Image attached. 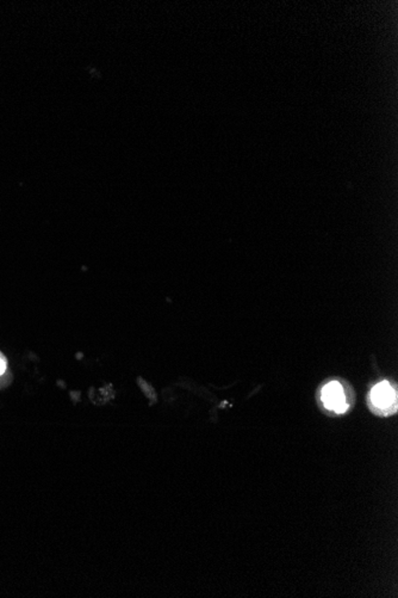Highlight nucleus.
<instances>
[{"label":"nucleus","instance_id":"obj_1","mask_svg":"<svg viewBox=\"0 0 398 598\" xmlns=\"http://www.w3.org/2000/svg\"><path fill=\"white\" fill-rule=\"evenodd\" d=\"M322 400L327 409L338 413H344L348 407L344 388L339 382H329L323 387Z\"/></svg>","mask_w":398,"mask_h":598},{"label":"nucleus","instance_id":"obj_2","mask_svg":"<svg viewBox=\"0 0 398 598\" xmlns=\"http://www.w3.org/2000/svg\"><path fill=\"white\" fill-rule=\"evenodd\" d=\"M371 402L372 405L379 411H390L391 406L396 410L397 404V395L394 389L391 387L389 382H381L377 384L371 392Z\"/></svg>","mask_w":398,"mask_h":598},{"label":"nucleus","instance_id":"obj_3","mask_svg":"<svg viewBox=\"0 0 398 598\" xmlns=\"http://www.w3.org/2000/svg\"><path fill=\"white\" fill-rule=\"evenodd\" d=\"M5 368H6V364H5V361L3 360L2 357H0V375L5 371Z\"/></svg>","mask_w":398,"mask_h":598}]
</instances>
